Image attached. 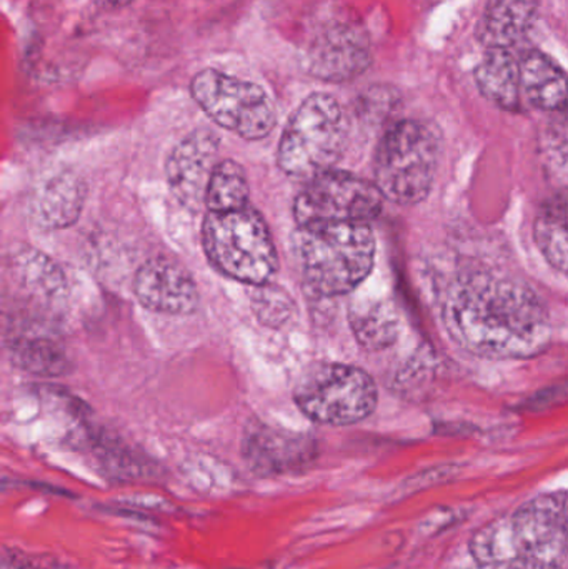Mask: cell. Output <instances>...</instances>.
I'll return each mask as SVG.
<instances>
[{
	"label": "cell",
	"mask_w": 568,
	"mask_h": 569,
	"mask_svg": "<svg viewBox=\"0 0 568 569\" xmlns=\"http://www.w3.org/2000/svg\"><path fill=\"white\" fill-rule=\"evenodd\" d=\"M442 320L454 343L490 360H527L552 343L549 308L529 284L470 269L447 284Z\"/></svg>",
	"instance_id": "cell-1"
},
{
	"label": "cell",
	"mask_w": 568,
	"mask_h": 569,
	"mask_svg": "<svg viewBox=\"0 0 568 569\" xmlns=\"http://www.w3.org/2000/svg\"><path fill=\"white\" fill-rule=\"evenodd\" d=\"M292 253L303 282L316 293L342 297L372 272L376 237L369 223H310L293 232Z\"/></svg>",
	"instance_id": "cell-2"
},
{
	"label": "cell",
	"mask_w": 568,
	"mask_h": 569,
	"mask_svg": "<svg viewBox=\"0 0 568 569\" xmlns=\"http://www.w3.org/2000/svg\"><path fill=\"white\" fill-rule=\"evenodd\" d=\"M440 157V136L422 120L393 123L377 147L373 186L383 199L417 206L432 192Z\"/></svg>",
	"instance_id": "cell-3"
},
{
	"label": "cell",
	"mask_w": 568,
	"mask_h": 569,
	"mask_svg": "<svg viewBox=\"0 0 568 569\" xmlns=\"http://www.w3.org/2000/svg\"><path fill=\"white\" fill-rule=\"evenodd\" d=\"M202 247L217 272L250 287L272 282L279 270L269 226L250 206L233 212H207Z\"/></svg>",
	"instance_id": "cell-4"
},
{
	"label": "cell",
	"mask_w": 568,
	"mask_h": 569,
	"mask_svg": "<svg viewBox=\"0 0 568 569\" xmlns=\"http://www.w3.org/2000/svg\"><path fill=\"white\" fill-rule=\"evenodd\" d=\"M349 119L339 100L312 93L290 117L277 152L286 176L310 180L332 170L349 142Z\"/></svg>",
	"instance_id": "cell-5"
},
{
	"label": "cell",
	"mask_w": 568,
	"mask_h": 569,
	"mask_svg": "<svg viewBox=\"0 0 568 569\" xmlns=\"http://www.w3.org/2000/svg\"><path fill=\"white\" fill-rule=\"evenodd\" d=\"M293 400L310 420L329 427L360 423L376 411L379 390L362 368L319 363L300 375Z\"/></svg>",
	"instance_id": "cell-6"
},
{
	"label": "cell",
	"mask_w": 568,
	"mask_h": 569,
	"mask_svg": "<svg viewBox=\"0 0 568 569\" xmlns=\"http://www.w3.org/2000/svg\"><path fill=\"white\" fill-rule=\"evenodd\" d=\"M190 92L217 126L242 139H263L276 126V107L257 83L206 69L193 77Z\"/></svg>",
	"instance_id": "cell-7"
},
{
	"label": "cell",
	"mask_w": 568,
	"mask_h": 569,
	"mask_svg": "<svg viewBox=\"0 0 568 569\" xmlns=\"http://www.w3.org/2000/svg\"><path fill=\"white\" fill-rule=\"evenodd\" d=\"M383 197L372 182L343 170H327L307 180L293 202L297 227L310 223L362 222L380 216Z\"/></svg>",
	"instance_id": "cell-8"
},
{
	"label": "cell",
	"mask_w": 568,
	"mask_h": 569,
	"mask_svg": "<svg viewBox=\"0 0 568 569\" xmlns=\"http://www.w3.org/2000/svg\"><path fill=\"white\" fill-rule=\"evenodd\" d=\"M567 503L566 491L540 495L509 517L520 569L567 568Z\"/></svg>",
	"instance_id": "cell-9"
},
{
	"label": "cell",
	"mask_w": 568,
	"mask_h": 569,
	"mask_svg": "<svg viewBox=\"0 0 568 569\" xmlns=\"http://www.w3.org/2000/svg\"><path fill=\"white\" fill-rule=\"evenodd\" d=\"M0 341L13 367L26 373L56 378L73 370L72 358L63 341L39 321L0 317Z\"/></svg>",
	"instance_id": "cell-10"
},
{
	"label": "cell",
	"mask_w": 568,
	"mask_h": 569,
	"mask_svg": "<svg viewBox=\"0 0 568 569\" xmlns=\"http://www.w3.org/2000/svg\"><path fill=\"white\" fill-rule=\"evenodd\" d=\"M220 137L210 129H197L180 140L166 162L167 182L186 209L199 212L219 156Z\"/></svg>",
	"instance_id": "cell-11"
},
{
	"label": "cell",
	"mask_w": 568,
	"mask_h": 569,
	"mask_svg": "<svg viewBox=\"0 0 568 569\" xmlns=\"http://www.w3.org/2000/svg\"><path fill=\"white\" fill-rule=\"evenodd\" d=\"M133 293L147 310L163 315H190L199 308L196 280L173 259L156 257L137 270Z\"/></svg>",
	"instance_id": "cell-12"
},
{
	"label": "cell",
	"mask_w": 568,
	"mask_h": 569,
	"mask_svg": "<svg viewBox=\"0 0 568 569\" xmlns=\"http://www.w3.org/2000/svg\"><path fill=\"white\" fill-rule=\"evenodd\" d=\"M316 441L306 435L256 423L243 437V458L260 477L300 471L316 458Z\"/></svg>",
	"instance_id": "cell-13"
},
{
	"label": "cell",
	"mask_w": 568,
	"mask_h": 569,
	"mask_svg": "<svg viewBox=\"0 0 568 569\" xmlns=\"http://www.w3.org/2000/svg\"><path fill=\"white\" fill-rule=\"evenodd\" d=\"M307 70L326 82H349L362 76L370 63L369 40L356 27L333 26L313 40L307 52Z\"/></svg>",
	"instance_id": "cell-14"
},
{
	"label": "cell",
	"mask_w": 568,
	"mask_h": 569,
	"mask_svg": "<svg viewBox=\"0 0 568 569\" xmlns=\"http://www.w3.org/2000/svg\"><path fill=\"white\" fill-rule=\"evenodd\" d=\"M86 200V180L79 173L66 170L50 177L30 193L27 212L30 222L39 229H69L82 216Z\"/></svg>",
	"instance_id": "cell-15"
},
{
	"label": "cell",
	"mask_w": 568,
	"mask_h": 569,
	"mask_svg": "<svg viewBox=\"0 0 568 569\" xmlns=\"http://www.w3.org/2000/svg\"><path fill=\"white\" fill-rule=\"evenodd\" d=\"M539 0H487L477 36L487 49L512 50L539 16Z\"/></svg>",
	"instance_id": "cell-16"
},
{
	"label": "cell",
	"mask_w": 568,
	"mask_h": 569,
	"mask_svg": "<svg viewBox=\"0 0 568 569\" xmlns=\"http://www.w3.org/2000/svg\"><path fill=\"white\" fill-rule=\"evenodd\" d=\"M349 325L357 343L369 351H382L396 343L400 318L389 298L359 297L350 301Z\"/></svg>",
	"instance_id": "cell-17"
},
{
	"label": "cell",
	"mask_w": 568,
	"mask_h": 569,
	"mask_svg": "<svg viewBox=\"0 0 568 569\" xmlns=\"http://www.w3.org/2000/svg\"><path fill=\"white\" fill-rule=\"evenodd\" d=\"M520 89L537 109L564 112L567 103L566 72L540 50H530L519 62Z\"/></svg>",
	"instance_id": "cell-18"
},
{
	"label": "cell",
	"mask_w": 568,
	"mask_h": 569,
	"mask_svg": "<svg viewBox=\"0 0 568 569\" xmlns=\"http://www.w3.org/2000/svg\"><path fill=\"white\" fill-rule=\"evenodd\" d=\"M476 83L480 93L500 109L516 112L520 109L519 60L510 50L487 49L482 62L477 66Z\"/></svg>",
	"instance_id": "cell-19"
},
{
	"label": "cell",
	"mask_w": 568,
	"mask_h": 569,
	"mask_svg": "<svg viewBox=\"0 0 568 569\" xmlns=\"http://www.w3.org/2000/svg\"><path fill=\"white\" fill-rule=\"evenodd\" d=\"M12 272L16 282L40 300H59L69 284L62 267L33 247H22L13 253Z\"/></svg>",
	"instance_id": "cell-20"
},
{
	"label": "cell",
	"mask_w": 568,
	"mask_h": 569,
	"mask_svg": "<svg viewBox=\"0 0 568 569\" xmlns=\"http://www.w3.org/2000/svg\"><path fill=\"white\" fill-rule=\"evenodd\" d=\"M534 239L549 266L556 272L567 273V200L566 196L554 197L540 207L534 226Z\"/></svg>",
	"instance_id": "cell-21"
},
{
	"label": "cell",
	"mask_w": 568,
	"mask_h": 569,
	"mask_svg": "<svg viewBox=\"0 0 568 569\" xmlns=\"http://www.w3.org/2000/svg\"><path fill=\"white\" fill-rule=\"evenodd\" d=\"M249 179L236 160H220L213 167L207 186L206 202L209 212H233L249 206Z\"/></svg>",
	"instance_id": "cell-22"
},
{
	"label": "cell",
	"mask_w": 568,
	"mask_h": 569,
	"mask_svg": "<svg viewBox=\"0 0 568 569\" xmlns=\"http://www.w3.org/2000/svg\"><path fill=\"white\" fill-rule=\"evenodd\" d=\"M250 307L263 327L283 328L297 317L293 298L272 282L253 284L250 290Z\"/></svg>",
	"instance_id": "cell-23"
},
{
	"label": "cell",
	"mask_w": 568,
	"mask_h": 569,
	"mask_svg": "<svg viewBox=\"0 0 568 569\" xmlns=\"http://www.w3.org/2000/svg\"><path fill=\"white\" fill-rule=\"evenodd\" d=\"M97 2L103 3V6H126V3L132 2V0H97Z\"/></svg>",
	"instance_id": "cell-24"
},
{
	"label": "cell",
	"mask_w": 568,
	"mask_h": 569,
	"mask_svg": "<svg viewBox=\"0 0 568 569\" xmlns=\"http://www.w3.org/2000/svg\"><path fill=\"white\" fill-rule=\"evenodd\" d=\"M452 569H486V568L477 567V565L474 563V565H470V567H459V568H452Z\"/></svg>",
	"instance_id": "cell-25"
}]
</instances>
